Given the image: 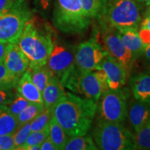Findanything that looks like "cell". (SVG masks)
I'll list each match as a JSON object with an SVG mask.
<instances>
[{"instance_id": "cell-1", "label": "cell", "mask_w": 150, "mask_h": 150, "mask_svg": "<svg viewBox=\"0 0 150 150\" xmlns=\"http://www.w3.org/2000/svg\"><path fill=\"white\" fill-rule=\"evenodd\" d=\"M97 102L66 93L54 106L52 112L56 121L69 136H84L91 129L95 114Z\"/></svg>"}, {"instance_id": "cell-2", "label": "cell", "mask_w": 150, "mask_h": 150, "mask_svg": "<svg viewBox=\"0 0 150 150\" xmlns=\"http://www.w3.org/2000/svg\"><path fill=\"white\" fill-rule=\"evenodd\" d=\"M29 60V68L47 64L54 47L50 31L41 27L32 18L24 27L18 42Z\"/></svg>"}, {"instance_id": "cell-3", "label": "cell", "mask_w": 150, "mask_h": 150, "mask_svg": "<svg viewBox=\"0 0 150 150\" xmlns=\"http://www.w3.org/2000/svg\"><path fill=\"white\" fill-rule=\"evenodd\" d=\"M52 22L63 33H81L88 29L91 20L80 0H54Z\"/></svg>"}, {"instance_id": "cell-4", "label": "cell", "mask_w": 150, "mask_h": 150, "mask_svg": "<svg viewBox=\"0 0 150 150\" xmlns=\"http://www.w3.org/2000/svg\"><path fill=\"white\" fill-rule=\"evenodd\" d=\"M99 19L101 27L108 26L117 31L138 29L142 21L140 6L136 0H115L108 4Z\"/></svg>"}, {"instance_id": "cell-5", "label": "cell", "mask_w": 150, "mask_h": 150, "mask_svg": "<svg viewBox=\"0 0 150 150\" xmlns=\"http://www.w3.org/2000/svg\"><path fill=\"white\" fill-rule=\"evenodd\" d=\"M93 136L99 149H135L134 135L120 122L97 120L93 130Z\"/></svg>"}, {"instance_id": "cell-6", "label": "cell", "mask_w": 150, "mask_h": 150, "mask_svg": "<svg viewBox=\"0 0 150 150\" xmlns=\"http://www.w3.org/2000/svg\"><path fill=\"white\" fill-rule=\"evenodd\" d=\"M33 14L27 0H15L6 12L0 16V41L18 44Z\"/></svg>"}, {"instance_id": "cell-7", "label": "cell", "mask_w": 150, "mask_h": 150, "mask_svg": "<svg viewBox=\"0 0 150 150\" xmlns=\"http://www.w3.org/2000/svg\"><path fill=\"white\" fill-rule=\"evenodd\" d=\"M96 113L97 120L123 122L128 115L125 91L110 89L102 93L97 102Z\"/></svg>"}, {"instance_id": "cell-8", "label": "cell", "mask_w": 150, "mask_h": 150, "mask_svg": "<svg viewBox=\"0 0 150 150\" xmlns=\"http://www.w3.org/2000/svg\"><path fill=\"white\" fill-rule=\"evenodd\" d=\"M106 54L97 39L91 38L81 43L75 50V66L81 72L100 70L99 64Z\"/></svg>"}, {"instance_id": "cell-9", "label": "cell", "mask_w": 150, "mask_h": 150, "mask_svg": "<svg viewBox=\"0 0 150 150\" xmlns=\"http://www.w3.org/2000/svg\"><path fill=\"white\" fill-rule=\"evenodd\" d=\"M102 43L105 51L119 62L127 72H130L135 59L126 47L124 45L119 31L108 26H102Z\"/></svg>"}, {"instance_id": "cell-10", "label": "cell", "mask_w": 150, "mask_h": 150, "mask_svg": "<svg viewBox=\"0 0 150 150\" xmlns=\"http://www.w3.org/2000/svg\"><path fill=\"white\" fill-rule=\"evenodd\" d=\"M47 65L52 73L61 81L75 67L74 50L54 42L53 49Z\"/></svg>"}, {"instance_id": "cell-11", "label": "cell", "mask_w": 150, "mask_h": 150, "mask_svg": "<svg viewBox=\"0 0 150 150\" xmlns=\"http://www.w3.org/2000/svg\"><path fill=\"white\" fill-rule=\"evenodd\" d=\"M99 67L107 75L110 89H120L126 83L128 73L125 67L109 54H107L103 58Z\"/></svg>"}, {"instance_id": "cell-12", "label": "cell", "mask_w": 150, "mask_h": 150, "mask_svg": "<svg viewBox=\"0 0 150 150\" xmlns=\"http://www.w3.org/2000/svg\"><path fill=\"white\" fill-rule=\"evenodd\" d=\"M3 63L8 70L19 79L29 69V60L17 44H7Z\"/></svg>"}, {"instance_id": "cell-13", "label": "cell", "mask_w": 150, "mask_h": 150, "mask_svg": "<svg viewBox=\"0 0 150 150\" xmlns=\"http://www.w3.org/2000/svg\"><path fill=\"white\" fill-rule=\"evenodd\" d=\"M76 93L83 95L85 98L91 99L97 102L102 93L95 72L91 71L81 73L76 84Z\"/></svg>"}, {"instance_id": "cell-14", "label": "cell", "mask_w": 150, "mask_h": 150, "mask_svg": "<svg viewBox=\"0 0 150 150\" xmlns=\"http://www.w3.org/2000/svg\"><path fill=\"white\" fill-rule=\"evenodd\" d=\"M16 88L17 91L29 102L43 104L42 93L33 82L29 68L19 79Z\"/></svg>"}, {"instance_id": "cell-15", "label": "cell", "mask_w": 150, "mask_h": 150, "mask_svg": "<svg viewBox=\"0 0 150 150\" xmlns=\"http://www.w3.org/2000/svg\"><path fill=\"white\" fill-rule=\"evenodd\" d=\"M63 88L59 79L54 74L42 93L45 108L53 110L55 105L66 94Z\"/></svg>"}, {"instance_id": "cell-16", "label": "cell", "mask_w": 150, "mask_h": 150, "mask_svg": "<svg viewBox=\"0 0 150 150\" xmlns=\"http://www.w3.org/2000/svg\"><path fill=\"white\" fill-rule=\"evenodd\" d=\"M150 117V102L136 100L131 104L129 112L131 126L135 132L142 128Z\"/></svg>"}, {"instance_id": "cell-17", "label": "cell", "mask_w": 150, "mask_h": 150, "mask_svg": "<svg viewBox=\"0 0 150 150\" xmlns=\"http://www.w3.org/2000/svg\"><path fill=\"white\" fill-rule=\"evenodd\" d=\"M124 45L131 52L134 59L144 53L147 45L142 42L139 35L138 29H127L118 31Z\"/></svg>"}, {"instance_id": "cell-18", "label": "cell", "mask_w": 150, "mask_h": 150, "mask_svg": "<svg viewBox=\"0 0 150 150\" xmlns=\"http://www.w3.org/2000/svg\"><path fill=\"white\" fill-rule=\"evenodd\" d=\"M131 88L136 100L150 102V73L141 72L131 79Z\"/></svg>"}, {"instance_id": "cell-19", "label": "cell", "mask_w": 150, "mask_h": 150, "mask_svg": "<svg viewBox=\"0 0 150 150\" xmlns=\"http://www.w3.org/2000/svg\"><path fill=\"white\" fill-rule=\"evenodd\" d=\"M18 127L17 117L11 113L8 106L0 105V136L13 135Z\"/></svg>"}, {"instance_id": "cell-20", "label": "cell", "mask_w": 150, "mask_h": 150, "mask_svg": "<svg viewBox=\"0 0 150 150\" xmlns=\"http://www.w3.org/2000/svg\"><path fill=\"white\" fill-rule=\"evenodd\" d=\"M49 130H50L49 136L56 146V149L58 150L63 149L70 137L56 121L53 115L49 122Z\"/></svg>"}, {"instance_id": "cell-21", "label": "cell", "mask_w": 150, "mask_h": 150, "mask_svg": "<svg viewBox=\"0 0 150 150\" xmlns=\"http://www.w3.org/2000/svg\"><path fill=\"white\" fill-rule=\"evenodd\" d=\"M96 147L93 138L90 135L70 136L63 149L66 150H95Z\"/></svg>"}, {"instance_id": "cell-22", "label": "cell", "mask_w": 150, "mask_h": 150, "mask_svg": "<svg viewBox=\"0 0 150 150\" xmlns=\"http://www.w3.org/2000/svg\"><path fill=\"white\" fill-rule=\"evenodd\" d=\"M30 70L31 72V79L33 82L37 86L39 91L42 93L54 74L48 68L47 64Z\"/></svg>"}, {"instance_id": "cell-23", "label": "cell", "mask_w": 150, "mask_h": 150, "mask_svg": "<svg viewBox=\"0 0 150 150\" xmlns=\"http://www.w3.org/2000/svg\"><path fill=\"white\" fill-rule=\"evenodd\" d=\"M86 16L90 18H99L104 13L107 0H80Z\"/></svg>"}, {"instance_id": "cell-24", "label": "cell", "mask_w": 150, "mask_h": 150, "mask_svg": "<svg viewBox=\"0 0 150 150\" xmlns=\"http://www.w3.org/2000/svg\"><path fill=\"white\" fill-rule=\"evenodd\" d=\"M44 108L45 106L43 104L30 102L27 107L16 117L18 127L28 122H31L38 115H39L44 110Z\"/></svg>"}, {"instance_id": "cell-25", "label": "cell", "mask_w": 150, "mask_h": 150, "mask_svg": "<svg viewBox=\"0 0 150 150\" xmlns=\"http://www.w3.org/2000/svg\"><path fill=\"white\" fill-rule=\"evenodd\" d=\"M135 149L150 150V117L146 124L134 135Z\"/></svg>"}, {"instance_id": "cell-26", "label": "cell", "mask_w": 150, "mask_h": 150, "mask_svg": "<svg viewBox=\"0 0 150 150\" xmlns=\"http://www.w3.org/2000/svg\"><path fill=\"white\" fill-rule=\"evenodd\" d=\"M50 130H49V125L40 131H33L29 134L27 140L20 149L26 150L28 147L35 145H41L43 141L49 136Z\"/></svg>"}, {"instance_id": "cell-27", "label": "cell", "mask_w": 150, "mask_h": 150, "mask_svg": "<svg viewBox=\"0 0 150 150\" xmlns=\"http://www.w3.org/2000/svg\"><path fill=\"white\" fill-rule=\"evenodd\" d=\"M19 78L8 70L2 61H0V88H15L18 84Z\"/></svg>"}, {"instance_id": "cell-28", "label": "cell", "mask_w": 150, "mask_h": 150, "mask_svg": "<svg viewBox=\"0 0 150 150\" xmlns=\"http://www.w3.org/2000/svg\"><path fill=\"white\" fill-rule=\"evenodd\" d=\"M52 115H53L52 110L45 108L44 110L31 122V132L40 131L47 126Z\"/></svg>"}, {"instance_id": "cell-29", "label": "cell", "mask_w": 150, "mask_h": 150, "mask_svg": "<svg viewBox=\"0 0 150 150\" xmlns=\"http://www.w3.org/2000/svg\"><path fill=\"white\" fill-rule=\"evenodd\" d=\"M31 132V122H28L22 126L18 127L16 132L13 135L16 149H20Z\"/></svg>"}, {"instance_id": "cell-30", "label": "cell", "mask_w": 150, "mask_h": 150, "mask_svg": "<svg viewBox=\"0 0 150 150\" xmlns=\"http://www.w3.org/2000/svg\"><path fill=\"white\" fill-rule=\"evenodd\" d=\"M29 104L30 102L29 101L24 98L17 91V93H15V96L13 101L11 104L8 105V107L11 113L17 117Z\"/></svg>"}, {"instance_id": "cell-31", "label": "cell", "mask_w": 150, "mask_h": 150, "mask_svg": "<svg viewBox=\"0 0 150 150\" xmlns=\"http://www.w3.org/2000/svg\"><path fill=\"white\" fill-rule=\"evenodd\" d=\"M14 88H0V105L8 106L14 98Z\"/></svg>"}, {"instance_id": "cell-32", "label": "cell", "mask_w": 150, "mask_h": 150, "mask_svg": "<svg viewBox=\"0 0 150 150\" xmlns=\"http://www.w3.org/2000/svg\"><path fill=\"white\" fill-rule=\"evenodd\" d=\"M13 135L0 136V150H16Z\"/></svg>"}, {"instance_id": "cell-33", "label": "cell", "mask_w": 150, "mask_h": 150, "mask_svg": "<svg viewBox=\"0 0 150 150\" xmlns=\"http://www.w3.org/2000/svg\"><path fill=\"white\" fill-rule=\"evenodd\" d=\"M95 72V76H96L97 79L98 80L99 83L100 84L101 89H102V93H106V92L109 91L110 88L108 83L107 75H106V72H104V70L101 69V70H97V71H95V72Z\"/></svg>"}, {"instance_id": "cell-34", "label": "cell", "mask_w": 150, "mask_h": 150, "mask_svg": "<svg viewBox=\"0 0 150 150\" xmlns=\"http://www.w3.org/2000/svg\"><path fill=\"white\" fill-rule=\"evenodd\" d=\"M15 0H0V16L4 13L13 4Z\"/></svg>"}, {"instance_id": "cell-35", "label": "cell", "mask_w": 150, "mask_h": 150, "mask_svg": "<svg viewBox=\"0 0 150 150\" xmlns=\"http://www.w3.org/2000/svg\"><path fill=\"white\" fill-rule=\"evenodd\" d=\"M52 0H34L37 8L42 11H46L50 8Z\"/></svg>"}, {"instance_id": "cell-36", "label": "cell", "mask_w": 150, "mask_h": 150, "mask_svg": "<svg viewBox=\"0 0 150 150\" xmlns=\"http://www.w3.org/2000/svg\"><path fill=\"white\" fill-rule=\"evenodd\" d=\"M139 35L142 39V42L145 45H148L150 43V31L146 28L140 27V31H139Z\"/></svg>"}, {"instance_id": "cell-37", "label": "cell", "mask_w": 150, "mask_h": 150, "mask_svg": "<svg viewBox=\"0 0 150 150\" xmlns=\"http://www.w3.org/2000/svg\"><path fill=\"white\" fill-rule=\"evenodd\" d=\"M41 150H56V146L52 142L50 136H48L45 140L43 141V142L41 144L40 146Z\"/></svg>"}, {"instance_id": "cell-38", "label": "cell", "mask_w": 150, "mask_h": 150, "mask_svg": "<svg viewBox=\"0 0 150 150\" xmlns=\"http://www.w3.org/2000/svg\"><path fill=\"white\" fill-rule=\"evenodd\" d=\"M140 27L146 28L150 31V11L148 9L146 15L145 16V18L141 21L140 23Z\"/></svg>"}, {"instance_id": "cell-39", "label": "cell", "mask_w": 150, "mask_h": 150, "mask_svg": "<svg viewBox=\"0 0 150 150\" xmlns=\"http://www.w3.org/2000/svg\"><path fill=\"white\" fill-rule=\"evenodd\" d=\"M7 43H4L0 41V61H2L4 60V57L5 55L6 48Z\"/></svg>"}, {"instance_id": "cell-40", "label": "cell", "mask_w": 150, "mask_h": 150, "mask_svg": "<svg viewBox=\"0 0 150 150\" xmlns=\"http://www.w3.org/2000/svg\"><path fill=\"white\" fill-rule=\"evenodd\" d=\"M144 54H145V58L147 60L150 61V43L146 47V48L145 49V51H144Z\"/></svg>"}, {"instance_id": "cell-41", "label": "cell", "mask_w": 150, "mask_h": 150, "mask_svg": "<svg viewBox=\"0 0 150 150\" xmlns=\"http://www.w3.org/2000/svg\"><path fill=\"white\" fill-rule=\"evenodd\" d=\"M41 145H35L28 147L26 150H40Z\"/></svg>"}, {"instance_id": "cell-42", "label": "cell", "mask_w": 150, "mask_h": 150, "mask_svg": "<svg viewBox=\"0 0 150 150\" xmlns=\"http://www.w3.org/2000/svg\"><path fill=\"white\" fill-rule=\"evenodd\" d=\"M137 2L145 5H150V0H136Z\"/></svg>"}, {"instance_id": "cell-43", "label": "cell", "mask_w": 150, "mask_h": 150, "mask_svg": "<svg viewBox=\"0 0 150 150\" xmlns=\"http://www.w3.org/2000/svg\"><path fill=\"white\" fill-rule=\"evenodd\" d=\"M149 11H150V8H149Z\"/></svg>"}]
</instances>
